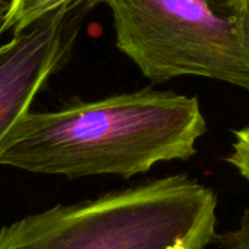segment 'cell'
Wrapping results in <instances>:
<instances>
[{"mask_svg": "<svg viewBox=\"0 0 249 249\" xmlns=\"http://www.w3.org/2000/svg\"><path fill=\"white\" fill-rule=\"evenodd\" d=\"M206 118L196 96L146 88L54 112H28L0 143V165L34 174L131 178L197 153Z\"/></svg>", "mask_w": 249, "mask_h": 249, "instance_id": "1", "label": "cell"}, {"mask_svg": "<svg viewBox=\"0 0 249 249\" xmlns=\"http://www.w3.org/2000/svg\"><path fill=\"white\" fill-rule=\"evenodd\" d=\"M216 228V193L169 175L26 216L0 231V249H206Z\"/></svg>", "mask_w": 249, "mask_h": 249, "instance_id": "2", "label": "cell"}, {"mask_svg": "<svg viewBox=\"0 0 249 249\" xmlns=\"http://www.w3.org/2000/svg\"><path fill=\"white\" fill-rule=\"evenodd\" d=\"M115 44L153 83L201 76L249 90V0H105Z\"/></svg>", "mask_w": 249, "mask_h": 249, "instance_id": "3", "label": "cell"}, {"mask_svg": "<svg viewBox=\"0 0 249 249\" xmlns=\"http://www.w3.org/2000/svg\"><path fill=\"white\" fill-rule=\"evenodd\" d=\"M96 0H79L0 47V143L51 74L69 60L83 18Z\"/></svg>", "mask_w": 249, "mask_h": 249, "instance_id": "4", "label": "cell"}, {"mask_svg": "<svg viewBox=\"0 0 249 249\" xmlns=\"http://www.w3.org/2000/svg\"><path fill=\"white\" fill-rule=\"evenodd\" d=\"M76 1L79 0H12L4 22L0 26V35L9 31L18 35L41 19Z\"/></svg>", "mask_w": 249, "mask_h": 249, "instance_id": "5", "label": "cell"}, {"mask_svg": "<svg viewBox=\"0 0 249 249\" xmlns=\"http://www.w3.org/2000/svg\"><path fill=\"white\" fill-rule=\"evenodd\" d=\"M226 162L249 181V125L235 131L232 152L226 158Z\"/></svg>", "mask_w": 249, "mask_h": 249, "instance_id": "6", "label": "cell"}, {"mask_svg": "<svg viewBox=\"0 0 249 249\" xmlns=\"http://www.w3.org/2000/svg\"><path fill=\"white\" fill-rule=\"evenodd\" d=\"M219 249H249V209H247L235 229L217 236Z\"/></svg>", "mask_w": 249, "mask_h": 249, "instance_id": "7", "label": "cell"}, {"mask_svg": "<svg viewBox=\"0 0 249 249\" xmlns=\"http://www.w3.org/2000/svg\"><path fill=\"white\" fill-rule=\"evenodd\" d=\"M7 9H9V3H6V0H0V26H1L3 22H4Z\"/></svg>", "mask_w": 249, "mask_h": 249, "instance_id": "8", "label": "cell"}]
</instances>
